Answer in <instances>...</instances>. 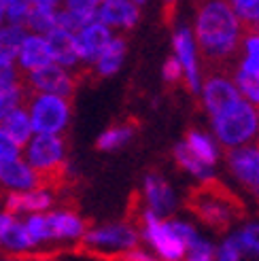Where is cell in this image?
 <instances>
[{"label":"cell","mask_w":259,"mask_h":261,"mask_svg":"<svg viewBox=\"0 0 259 261\" xmlns=\"http://www.w3.org/2000/svg\"><path fill=\"white\" fill-rule=\"evenodd\" d=\"M196 41L206 70L234 74L242 56V28L227 0H198Z\"/></svg>","instance_id":"1"},{"label":"cell","mask_w":259,"mask_h":261,"mask_svg":"<svg viewBox=\"0 0 259 261\" xmlns=\"http://www.w3.org/2000/svg\"><path fill=\"white\" fill-rule=\"evenodd\" d=\"M187 208L202 223L217 231L229 229L247 215L242 200L217 178L202 180V185L191 189L187 195Z\"/></svg>","instance_id":"2"},{"label":"cell","mask_w":259,"mask_h":261,"mask_svg":"<svg viewBox=\"0 0 259 261\" xmlns=\"http://www.w3.org/2000/svg\"><path fill=\"white\" fill-rule=\"evenodd\" d=\"M28 89V87H25ZM28 117L32 123L34 134H54L60 136L70 119V100L51 96V94H36V91H25V104Z\"/></svg>","instance_id":"3"},{"label":"cell","mask_w":259,"mask_h":261,"mask_svg":"<svg viewBox=\"0 0 259 261\" xmlns=\"http://www.w3.org/2000/svg\"><path fill=\"white\" fill-rule=\"evenodd\" d=\"M213 125H215L217 138L221 140L225 147H240L247 140H251L253 134L257 132V127H259L257 111L249 102L238 100L236 104H231L229 109L215 115Z\"/></svg>","instance_id":"4"},{"label":"cell","mask_w":259,"mask_h":261,"mask_svg":"<svg viewBox=\"0 0 259 261\" xmlns=\"http://www.w3.org/2000/svg\"><path fill=\"white\" fill-rule=\"evenodd\" d=\"M138 233L130 223H113V225H102L94 227L83 233L81 251L92 255V257H107L113 253L121 251H132L136 249Z\"/></svg>","instance_id":"5"},{"label":"cell","mask_w":259,"mask_h":261,"mask_svg":"<svg viewBox=\"0 0 259 261\" xmlns=\"http://www.w3.org/2000/svg\"><path fill=\"white\" fill-rule=\"evenodd\" d=\"M21 81L30 91L60 96L66 100L72 98L74 89H76V79L66 68L58 66V64H49V66L38 68L34 72H25V76H21Z\"/></svg>","instance_id":"6"},{"label":"cell","mask_w":259,"mask_h":261,"mask_svg":"<svg viewBox=\"0 0 259 261\" xmlns=\"http://www.w3.org/2000/svg\"><path fill=\"white\" fill-rule=\"evenodd\" d=\"M140 223H142V236L155 246V251L162 257L174 261L185 255V244L174 236V231L168 227V223H162L151 211H142Z\"/></svg>","instance_id":"7"},{"label":"cell","mask_w":259,"mask_h":261,"mask_svg":"<svg viewBox=\"0 0 259 261\" xmlns=\"http://www.w3.org/2000/svg\"><path fill=\"white\" fill-rule=\"evenodd\" d=\"M227 164L234 176L259 200V149L236 147L227 153Z\"/></svg>","instance_id":"8"},{"label":"cell","mask_w":259,"mask_h":261,"mask_svg":"<svg viewBox=\"0 0 259 261\" xmlns=\"http://www.w3.org/2000/svg\"><path fill=\"white\" fill-rule=\"evenodd\" d=\"M111 30L105 23L92 21L85 28H81L74 34V49H76V58L83 62H96L98 56L105 51V47L111 43Z\"/></svg>","instance_id":"9"},{"label":"cell","mask_w":259,"mask_h":261,"mask_svg":"<svg viewBox=\"0 0 259 261\" xmlns=\"http://www.w3.org/2000/svg\"><path fill=\"white\" fill-rule=\"evenodd\" d=\"M240 100V91L236 89V85L231 83L227 76L221 74H213L204 85V102L209 113L215 117L221 111L229 109L231 104H236Z\"/></svg>","instance_id":"10"},{"label":"cell","mask_w":259,"mask_h":261,"mask_svg":"<svg viewBox=\"0 0 259 261\" xmlns=\"http://www.w3.org/2000/svg\"><path fill=\"white\" fill-rule=\"evenodd\" d=\"M0 187L11 191L38 189V176L21 158L0 162Z\"/></svg>","instance_id":"11"},{"label":"cell","mask_w":259,"mask_h":261,"mask_svg":"<svg viewBox=\"0 0 259 261\" xmlns=\"http://www.w3.org/2000/svg\"><path fill=\"white\" fill-rule=\"evenodd\" d=\"M54 204V193L47 189H32V191H11L5 198V213L19 215V213H45Z\"/></svg>","instance_id":"12"},{"label":"cell","mask_w":259,"mask_h":261,"mask_svg":"<svg viewBox=\"0 0 259 261\" xmlns=\"http://www.w3.org/2000/svg\"><path fill=\"white\" fill-rule=\"evenodd\" d=\"M17 62H19V68L25 72H34L38 68H45L49 64H54L47 38L41 34H25L23 43L17 51Z\"/></svg>","instance_id":"13"},{"label":"cell","mask_w":259,"mask_h":261,"mask_svg":"<svg viewBox=\"0 0 259 261\" xmlns=\"http://www.w3.org/2000/svg\"><path fill=\"white\" fill-rule=\"evenodd\" d=\"M96 7V21L105 23L107 28L119 25V28H132L138 21V7L130 0H102Z\"/></svg>","instance_id":"14"},{"label":"cell","mask_w":259,"mask_h":261,"mask_svg":"<svg viewBox=\"0 0 259 261\" xmlns=\"http://www.w3.org/2000/svg\"><path fill=\"white\" fill-rule=\"evenodd\" d=\"M174 49H176V60L180 64V70H183L185 76H187V87L191 91H198L200 72H198V62H196V45H193V36L187 28L176 30Z\"/></svg>","instance_id":"15"},{"label":"cell","mask_w":259,"mask_h":261,"mask_svg":"<svg viewBox=\"0 0 259 261\" xmlns=\"http://www.w3.org/2000/svg\"><path fill=\"white\" fill-rule=\"evenodd\" d=\"M51 240H74L85 233V221L72 211H54L45 215Z\"/></svg>","instance_id":"16"},{"label":"cell","mask_w":259,"mask_h":261,"mask_svg":"<svg viewBox=\"0 0 259 261\" xmlns=\"http://www.w3.org/2000/svg\"><path fill=\"white\" fill-rule=\"evenodd\" d=\"M145 195H147V204L151 206L149 211L155 217H164L172 211L174 195H172V189L166 185V180L162 176L149 174L145 178Z\"/></svg>","instance_id":"17"},{"label":"cell","mask_w":259,"mask_h":261,"mask_svg":"<svg viewBox=\"0 0 259 261\" xmlns=\"http://www.w3.org/2000/svg\"><path fill=\"white\" fill-rule=\"evenodd\" d=\"M47 45L51 49V58H54V64L62 68L74 66L79 58H76V49H74V34L66 32V30H51L47 36Z\"/></svg>","instance_id":"18"},{"label":"cell","mask_w":259,"mask_h":261,"mask_svg":"<svg viewBox=\"0 0 259 261\" xmlns=\"http://www.w3.org/2000/svg\"><path fill=\"white\" fill-rule=\"evenodd\" d=\"M0 129L5 134L11 136V140L15 142L19 147H25L28 140L32 138V123H30V117H28V111L25 109H17L9 113L5 119H0Z\"/></svg>","instance_id":"19"},{"label":"cell","mask_w":259,"mask_h":261,"mask_svg":"<svg viewBox=\"0 0 259 261\" xmlns=\"http://www.w3.org/2000/svg\"><path fill=\"white\" fill-rule=\"evenodd\" d=\"M125 56V41L123 38H111V43L105 47V51L94 62V68L100 76H111L119 70Z\"/></svg>","instance_id":"20"},{"label":"cell","mask_w":259,"mask_h":261,"mask_svg":"<svg viewBox=\"0 0 259 261\" xmlns=\"http://www.w3.org/2000/svg\"><path fill=\"white\" fill-rule=\"evenodd\" d=\"M25 25L30 30H34V34L47 36L51 30L58 28V11L51 7H41V5H32L30 13L25 17ZM23 25V28H25Z\"/></svg>","instance_id":"21"},{"label":"cell","mask_w":259,"mask_h":261,"mask_svg":"<svg viewBox=\"0 0 259 261\" xmlns=\"http://www.w3.org/2000/svg\"><path fill=\"white\" fill-rule=\"evenodd\" d=\"M242 54L238 70L247 74H259V30H244L242 32Z\"/></svg>","instance_id":"22"},{"label":"cell","mask_w":259,"mask_h":261,"mask_svg":"<svg viewBox=\"0 0 259 261\" xmlns=\"http://www.w3.org/2000/svg\"><path fill=\"white\" fill-rule=\"evenodd\" d=\"M136 127H138L136 121H125V123H115V125H111L107 132L100 134V138H98V149H102V151H113V149L125 145V142L134 136Z\"/></svg>","instance_id":"23"},{"label":"cell","mask_w":259,"mask_h":261,"mask_svg":"<svg viewBox=\"0 0 259 261\" xmlns=\"http://www.w3.org/2000/svg\"><path fill=\"white\" fill-rule=\"evenodd\" d=\"M0 246H5V249L9 251H28L34 246L32 238H30V233L25 231V225L19 223V221H13V223L0 233Z\"/></svg>","instance_id":"24"},{"label":"cell","mask_w":259,"mask_h":261,"mask_svg":"<svg viewBox=\"0 0 259 261\" xmlns=\"http://www.w3.org/2000/svg\"><path fill=\"white\" fill-rule=\"evenodd\" d=\"M25 38V30L21 25H5L0 28V58H9V60H15L17 58V51Z\"/></svg>","instance_id":"25"},{"label":"cell","mask_w":259,"mask_h":261,"mask_svg":"<svg viewBox=\"0 0 259 261\" xmlns=\"http://www.w3.org/2000/svg\"><path fill=\"white\" fill-rule=\"evenodd\" d=\"M25 91L28 89H25L23 81L0 89V119H5L9 113L23 107L25 104Z\"/></svg>","instance_id":"26"},{"label":"cell","mask_w":259,"mask_h":261,"mask_svg":"<svg viewBox=\"0 0 259 261\" xmlns=\"http://www.w3.org/2000/svg\"><path fill=\"white\" fill-rule=\"evenodd\" d=\"M240 28L244 30H259V0H231Z\"/></svg>","instance_id":"27"},{"label":"cell","mask_w":259,"mask_h":261,"mask_svg":"<svg viewBox=\"0 0 259 261\" xmlns=\"http://www.w3.org/2000/svg\"><path fill=\"white\" fill-rule=\"evenodd\" d=\"M183 145L196 155V158L206 164V166H213L215 160H217V151L213 147V142L209 140V136H204L200 132H189L187 134V142H183Z\"/></svg>","instance_id":"28"},{"label":"cell","mask_w":259,"mask_h":261,"mask_svg":"<svg viewBox=\"0 0 259 261\" xmlns=\"http://www.w3.org/2000/svg\"><path fill=\"white\" fill-rule=\"evenodd\" d=\"M174 155H176V162L180 164V168H185V170H189L191 174H196V176H200V178H204V180L213 178L211 166L202 164L185 145H178V147L174 149Z\"/></svg>","instance_id":"29"},{"label":"cell","mask_w":259,"mask_h":261,"mask_svg":"<svg viewBox=\"0 0 259 261\" xmlns=\"http://www.w3.org/2000/svg\"><path fill=\"white\" fill-rule=\"evenodd\" d=\"M32 0H5V17L11 25H25V17L30 13Z\"/></svg>","instance_id":"30"},{"label":"cell","mask_w":259,"mask_h":261,"mask_svg":"<svg viewBox=\"0 0 259 261\" xmlns=\"http://www.w3.org/2000/svg\"><path fill=\"white\" fill-rule=\"evenodd\" d=\"M25 231L30 233V238L34 244H41V242H49L51 236H49V227H47V219L43 213L38 215H30L28 221H25Z\"/></svg>","instance_id":"31"},{"label":"cell","mask_w":259,"mask_h":261,"mask_svg":"<svg viewBox=\"0 0 259 261\" xmlns=\"http://www.w3.org/2000/svg\"><path fill=\"white\" fill-rule=\"evenodd\" d=\"M234 79H236V89L242 91L251 102L259 104V74H247L242 70H236Z\"/></svg>","instance_id":"32"},{"label":"cell","mask_w":259,"mask_h":261,"mask_svg":"<svg viewBox=\"0 0 259 261\" xmlns=\"http://www.w3.org/2000/svg\"><path fill=\"white\" fill-rule=\"evenodd\" d=\"M19 81H21V74H19V68L15 66V60L0 58V89L15 85Z\"/></svg>","instance_id":"33"},{"label":"cell","mask_w":259,"mask_h":261,"mask_svg":"<svg viewBox=\"0 0 259 261\" xmlns=\"http://www.w3.org/2000/svg\"><path fill=\"white\" fill-rule=\"evenodd\" d=\"M187 261H215L213 257V246L202 240V238H196L189 246H187Z\"/></svg>","instance_id":"34"},{"label":"cell","mask_w":259,"mask_h":261,"mask_svg":"<svg viewBox=\"0 0 259 261\" xmlns=\"http://www.w3.org/2000/svg\"><path fill=\"white\" fill-rule=\"evenodd\" d=\"M240 246L244 251H251L255 255H259V223H251L247 225L240 233H236Z\"/></svg>","instance_id":"35"},{"label":"cell","mask_w":259,"mask_h":261,"mask_svg":"<svg viewBox=\"0 0 259 261\" xmlns=\"http://www.w3.org/2000/svg\"><path fill=\"white\" fill-rule=\"evenodd\" d=\"M240 253H242V246L238 236H231L221 249H219L217 261H240Z\"/></svg>","instance_id":"36"},{"label":"cell","mask_w":259,"mask_h":261,"mask_svg":"<svg viewBox=\"0 0 259 261\" xmlns=\"http://www.w3.org/2000/svg\"><path fill=\"white\" fill-rule=\"evenodd\" d=\"M19 151H21V147L15 145V142L11 140V136L5 134L3 129H0V162H7V160H13V158H19Z\"/></svg>","instance_id":"37"},{"label":"cell","mask_w":259,"mask_h":261,"mask_svg":"<svg viewBox=\"0 0 259 261\" xmlns=\"http://www.w3.org/2000/svg\"><path fill=\"white\" fill-rule=\"evenodd\" d=\"M105 261H158V259H153L151 255L147 253H142V251H121V253H113V255H107V257H102Z\"/></svg>","instance_id":"38"},{"label":"cell","mask_w":259,"mask_h":261,"mask_svg":"<svg viewBox=\"0 0 259 261\" xmlns=\"http://www.w3.org/2000/svg\"><path fill=\"white\" fill-rule=\"evenodd\" d=\"M68 11L74 13H96V5L98 0H64Z\"/></svg>","instance_id":"39"},{"label":"cell","mask_w":259,"mask_h":261,"mask_svg":"<svg viewBox=\"0 0 259 261\" xmlns=\"http://www.w3.org/2000/svg\"><path fill=\"white\" fill-rule=\"evenodd\" d=\"M180 74H183V70H180V64H178L176 58H170V60L164 64V79H166V81L174 83V81L180 79Z\"/></svg>","instance_id":"40"},{"label":"cell","mask_w":259,"mask_h":261,"mask_svg":"<svg viewBox=\"0 0 259 261\" xmlns=\"http://www.w3.org/2000/svg\"><path fill=\"white\" fill-rule=\"evenodd\" d=\"M13 221H15V219H13L11 215H7V213H0V233H3L11 223H13Z\"/></svg>","instance_id":"41"},{"label":"cell","mask_w":259,"mask_h":261,"mask_svg":"<svg viewBox=\"0 0 259 261\" xmlns=\"http://www.w3.org/2000/svg\"><path fill=\"white\" fill-rule=\"evenodd\" d=\"M60 3V0H32V5H41V7H51L56 9V5Z\"/></svg>","instance_id":"42"},{"label":"cell","mask_w":259,"mask_h":261,"mask_svg":"<svg viewBox=\"0 0 259 261\" xmlns=\"http://www.w3.org/2000/svg\"><path fill=\"white\" fill-rule=\"evenodd\" d=\"M3 21H5V0H0V28H3Z\"/></svg>","instance_id":"43"},{"label":"cell","mask_w":259,"mask_h":261,"mask_svg":"<svg viewBox=\"0 0 259 261\" xmlns=\"http://www.w3.org/2000/svg\"><path fill=\"white\" fill-rule=\"evenodd\" d=\"M130 3H134V5H142V3H145V0H130Z\"/></svg>","instance_id":"44"},{"label":"cell","mask_w":259,"mask_h":261,"mask_svg":"<svg viewBox=\"0 0 259 261\" xmlns=\"http://www.w3.org/2000/svg\"><path fill=\"white\" fill-rule=\"evenodd\" d=\"M34 261H47V259H34Z\"/></svg>","instance_id":"45"},{"label":"cell","mask_w":259,"mask_h":261,"mask_svg":"<svg viewBox=\"0 0 259 261\" xmlns=\"http://www.w3.org/2000/svg\"><path fill=\"white\" fill-rule=\"evenodd\" d=\"M257 123H259V113H257Z\"/></svg>","instance_id":"46"},{"label":"cell","mask_w":259,"mask_h":261,"mask_svg":"<svg viewBox=\"0 0 259 261\" xmlns=\"http://www.w3.org/2000/svg\"><path fill=\"white\" fill-rule=\"evenodd\" d=\"M98 3H102V0H98Z\"/></svg>","instance_id":"47"},{"label":"cell","mask_w":259,"mask_h":261,"mask_svg":"<svg viewBox=\"0 0 259 261\" xmlns=\"http://www.w3.org/2000/svg\"><path fill=\"white\" fill-rule=\"evenodd\" d=\"M257 149H259V145H257Z\"/></svg>","instance_id":"48"},{"label":"cell","mask_w":259,"mask_h":261,"mask_svg":"<svg viewBox=\"0 0 259 261\" xmlns=\"http://www.w3.org/2000/svg\"><path fill=\"white\" fill-rule=\"evenodd\" d=\"M168 3H170V0H168Z\"/></svg>","instance_id":"49"}]
</instances>
